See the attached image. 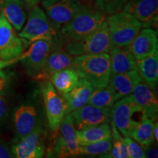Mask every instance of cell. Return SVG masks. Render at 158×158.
<instances>
[{"instance_id": "6da1fadb", "label": "cell", "mask_w": 158, "mask_h": 158, "mask_svg": "<svg viewBox=\"0 0 158 158\" xmlns=\"http://www.w3.org/2000/svg\"><path fill=\"white\" fill-rule=\"evenodd\" d=\"M71 68L80 78L86 79L94 88L105 87L110 81V56L108 54H89L73 57Z\"/></svg>"}, {"instance_id": "7a4b0ae2", "label": "cell", "mask_w": 158, "mask_h": 158, "mask_svg": "<svg viewBox=\"0 0 158 158\" xmlns=\"http://www.w3.org/2000/svg\"><path fill=\"white\" fill-rule=\"evenodd\" d=\"M106 20V15L98 10L81 5L75 16L60 28L61 37L66 43L78 40L95 31Z\"/></svg>"}, {"instance_id": "3957f363", "label": "cell", "mask_w": 158, "mask_h": 158, "mask_svg": "<svg viewBox=\"0 0 158 158\" xmlns=\"http://www.w3.org/2000/svg\"><path fill=\"white\" fill-rule=\"evenodd\" d=\"M112 46H128L142 28V23L124 11L108 15L106 19Z\"/></svg>"}, {"instance_id": "277c9868", "label": "cell", "mask_w": 158, "mask_h": 158, "mask_svg": "<svg viewBox=\"0 0 158 158\" xmlns=\"http://www.w3.org/2000/svg\"><path fill=\"white\" fill-rule=\"evenodd\" d=\"M109 30L106 21L93 33L78 40L66 43L64 50L72 56L108 54L111 48Z\"/></svg>"}, {"instance_id": "5b68a950", "label": "cell", "mask_w": 158, "mask_h": 158, "mask_svg": "<svg viewBox=\"0 0 158 158\" xmlns=\"http://www.w3.org/2000/svg\"><path fill=\"white\" fill-rule=\"evenodd\" d=\"M27 23L19 35L23 40L32 43L38 40H54L56 29L43 9L35 5L30 9Z\"/></svg>"}, {"instance_id": "8992f818", "label": "cell", "mask_w": 158, "mask_h": 158, "mask_svg": "<svg viewBox=\"0 0 158 158\" xmlns=\"http://www.w3.org/2000/svg\"><path fill=\"white\" fill-rule=\"evenodd\" d=\"M112 121L124 137H131L133 130L139 123L135 118V114L143 113L134 102L131 94L124 97L114 102L111 108Z\"/></svg>"}, {"instance_id": "52a82bcc", "label": "cell", "mask_w": 158, "mask_h": 158, "mask_svg": "<svg viewBox=\"0 0 158 158\" xmlns=\"http://www.w3.org/2000/svg\"><path fill=\"white\" fill-rule=\"evenodd\" d=\"M40 90L44 100L48 127L51 131L56 133L67 113L68 105L49 81H45L40 84Z\"/></svg>"}, {"instance_id": "ba28073f", "label": "cell", "mask_w": 158, "mask_h": 158, "mask_svg": "<svg viewBox=\"0 0 158 158\" xmlns=\"http://www.w3.org/2000/svg\"><path fill=\"white\" fill-rule=\"evenodd\" d=\"M54 48V40H38L32 42L30 48L19 56L26 72L35 78L42 71Z\"/></svg>"}, {"instance_id": "9c48e42d", "label": "cell", "mask_w": 158, "mask_h": 158, "mask_svg": "<svg viewBox=\"0 0 158 158\" xmlns=\"http://www.w3.org/2000/svg\"><path fill=\"white\" fill-rule=\"evenodd\" d=\"M59 130V133L52 149L54 157H67L80 155L76 135V127L70 113L67 112L65 114Z\"/></svg>"}, {"instance_id": "30bf717a", "label": "cell", "mask_w": 158, "mask_h": 158, "mask_svg": "<svg viewBox=\"0 0 158 158\" xmlns=\"http://www.w3.org/2000/svg\"><path fill=\"white\" fill-rule=\"evenodd\" d=\"M78 0H43L45 14L56 29H60L75 16L81 7Z\"/></svg>"}, {"instance_id": "8fae6325", "label": "cell", "mask_w": 158, "mask_h": 158, "mask_svg": "<svg viewBox=\"0 0 158 158\" xmlns=\"http://www.w3.org/2000/svg\"><path fill=\"white\" fill-rule=\"evenodd\" d=\"M45 131L38 125L31 133L17 140L11 152L17 158H41L45 153Z\"/></svg>"}, {"instance_id": "7c38bea8", "label": "cell", "mask_w": 158, "mask_h": 158, "mask_svg": "<svg viewBox=\"0 0 158 158\" xmlns=\"http://www.w3.org/2000/svg\"><path fill=\"white\" fill-rule=\"evenodd\" d=\"M76 130H81L90 126L109 123L112 119L110 108H99L86 104L78 110L70 112Z\"/></svg>"}, {"instance_id": "4fadbf2b", "label": "cell", "mask_w": 158, "mask_h": 158, "mask_svg": "<svg viewBox=\"0 0 158 158\" xmlns=\"http://www.w3.org/2000/svg\"><path fill=\"white\" fill-rule=\"evenodd\" d=\"M23 49L22 40L15 35L13 26L0 13V59L8 61L17 58Z\"/></svg>"}, {"instance_id": "5bb4252c", "label": "cell", "mask_w": 158, "mask_h": 158, "mask_svg": "<svg viewBox=\"0 0 158 158\" xmlns=\"http://www.w3.org/2000/svg\"><path fill=\"white\" fill-rule=\"evenodd\" d=\"M135 60H139L158 51L157 32L151 28L140 30L131 43L128 45Z\"/></svg>"}, {"instance_id": "9a60e30c", "label": "cell", "mask_w": 158, "mask_h": 158, "mask_svg": "<svg viewBox=\"0 0 158 158\" xmlns=\"http://www.w3.org/2000/svg\"><path fill=\"white\" fill-rule=\"evenodd\" d=\"M13 124L17 140L28 135L38 126V114L31 105H21L13 113Z\"/></svg>"}, {"instance_id": "2e32d148", "label": "cell", "mask_w": 158, "mask_h": 158, "mask_svg": "<svg viewBox=\"0 0 158 158\" xmlns=\"http://www.w3.org/2000/svg\"><path fill=\"white\" fill-rule=\"evenodd\" d=\"M131 94L134 102L143 110L144 115L155 122L158 112V101L153 90L141 81L135 86Z\"/></svg>"}, {"instance_id": "e0dca14e", "label": "cell", "mask_w": 158, "mask_h": 158, "mask_svg": "<svg viewBox=\"0 0 158 158\" xmlns=\"http://www.w3.org/2000/svg\"><path fill=\"white\" fill-rule=\"evenodd\" d=\"M142 80L138 70H130L123 73L110 75L108 86L113 92L114 100L130 95L135 86Z\"/></svg>"}, {"instance_id": "ac0fdd59", "label": "cell", "mask_w": 158, "mask_h": 158, "mask_svg": "<svg viewBox=\"0 0 158 158\" xmlns=\"http://www.w3.org/2000/svg\"><path fill=\"white\" fill-rule=\"evenodd\" d=\"M158 0H128L122 11L142 23V27L157 17Z\"/></svg>"}, {"instance_id": "d6986e66", "label": "cell", "mask_w": 158, "mask_h": 158, "mask_svg": "<svg viewBox=\"0 0 158 158\" xmlns=\"http://www.w3.org/2000/svg\"><path fill=\"white\" fill-rule=\"evenodd\" d=\"M73 57L65 50L51 51L48 60L40 73L35 77L37 80H48L54 73L64 69L71 68Z\"/></svg>"}, {"instance_id": "ffe728a7", "label": "cell", "mask_w": 158, "mask_h": 158, "mask_svg": "<svg viewBox=\"0 0 158 158\" xmlns=\"http://www.w3.org/2000/svg\"><path fill=\"white\" fill-rule=\"evenodd\" d=\"M109 53L111 75L137 70L136 60L128 46H112Z\"/></svg>"}, {"instance_id": "44dd1931", "label": "cell", "mask_w": 158, "mask_h": 158, "mask_svg": "<svg viewBox=\"0 0 158 158\" xmlns=\"http://www.w3.org/2000/svg\"><path fill=\"white\" fill-rule=\"evenodd\" d=\"M94 89V86L89 81L80 78L76 87L70 92L62 95L68 105L67 112L70 113L87 104Z\"/></svg>"}, {"instance_id": "7402d4cb", "label": "cell", "mask_w": 158, "mask_h": 158, "mask_svg": "<svg viewBox=\"0 0 158 158\" xmlns=\"http://www.w3.org/2000/svg\"><path fill=\"white\" fill-rule=\"evenodd\" d=\"M24 7L21 0H2V2L1 13L18 31L22 29L27 19Z\"/></svg>"}, {"instance_id": "603a6c76", "label": "cell", "mask_w": 158, "mask_h": 158, "mask_svg": "<svg viewBox=\"0 0 158 158\" xmlns=\"http://www.w3.org/2000/svg\"><path fill=\"white\" fill-rule=\"evenodd\" d=\"M76 135L78 145H86L102 140L112 139L111 128L108 123L76 130Z\"/></svg>"}, {"instance_id": "cb8c5ba5", "label": "cell", "mask_w": 158, "mask_h": 158, "mask_svg": "<svg viewBox=\"0 0 158 158\" xmlns=\"http://www.w3.org/2000/svg\"><path fill=\"white\" fill-rule=\"evenodd\" d=\"M137 70L142 80L152 90L158 81V51L149 56L136 60Z\"/></svg>"}, {"instance_id": "d4e9b609", "label": "cell", "mask_w": 158, "mask_h": 158, "mask_svg": "<svg viewBox=\"0 0 158 158\" xmlns=\"http://www.w3.org/2000/svg\"><path fill=\"white\" fill-rule=\"evenodd\" d=\"M50 79L58 93L64 95L78 85L80 76L73 68H69L54 73Z\"/></svg>"}, {"instance_id": "484cf974", "label": "cell", "mask_w": 158, "mask_h": 158, "mask_svg": "<svg viewBox=\"0 0 158 158\" xmlns=\"http://www.w3.org/2000/svg\"><path fill=\"white\" fill-rule=\"evenodd\" d=\"M154 121L144 116L133 130L131 137L144 149H147L155 141L152 129Z\"/></svg>"}, {"instance_id": "4316f807", "label": "cell", "mask_w": 158, "mask_h": 158, "mask_svg": "<svg viewBox=\"0 0 158 158\" xmlns=\"http://www.w3.org/2000/svg\"><path fill=\"white\" fill-rule=\"evenodd\" d=\"M115 100L114 97L108 84L105 87L94 88L87 104L97 106L99 108L113 107Z\"/></svg>"}, {"instance_id": "83f0119b", "label": "cell", "mask_w": 158, "mask_h": 158, "mask_svg": "<svg viewBox=\"0 0 158 158\" xmlns=\"http://www.w3.org/2000/svg\"><path fill=\"white\" fill-rule=\"evenodd\" d=\"M80 155H102L109 152L112 147V139H106L86 145H78Z\"/></svg>"}, {"instance_id": "f1b7e54d", "label": "cell", "mask_w": 158, "mask_h": 158, "mask_svg": "<svg viewBox=\"0 0 158 158\" xmlns=\"http://www.w3.org/2000/svg\"><path fill=\"white\" fill-rule=\"evenodd\" d=\"M128 0H94V7L104 15L122 11Z\"/></svg>"}, {"instance_id": "f546056e", "label": "cell", "mask_w": 158, "mask_h": 158, "mask_svg": "<svg viewBox=\"0 0 158 158\" xmlns=\"http://www.w3.org/2000/svg\"><path fill=\"white\" fill-rule=\"evenodd\" d=\"M124 141L127 148L129 158H144L145 157V149L139 143L133 141L130 137H124Z\"/></svg>"}, {"instance_id": "4dcf8cb0", "label": "cell", "mask_w": 158, "mask_h": 158, "mask_svg": "<svg viewBox=\"0 0 158 158\" xmlns=\"http://www.w3.org/2000/svg\"><path fill=\"white\" fill-rule=\"evenodd\" d=\"M7 102L2 94H0V126L5 121L7 114Z\"/></svg>"}, {"instance_id": "1f68e13d", "label": "cell", "mask_w": 158, "mask_h": 158, "mask_svg": "<svg viewBox=\"0 0 158 158\" xmlns=\"http://www.w3.org/2000/svg\"><path fill=\"white\" fill-rule=\"evenodd\" d=\"M10 78L5 72L0 70V94H4L9 86Z\"/></svg>"}, {"instance_id": "d6a6232c", "label": "cell", "mask_w": 158, "mask_h": 158, "mask_svg": "<svg viewBox=\"0 0 158 158\" xmlns=\"http://www.w3.org/2000/svg\"><path fill=\"white\" fill-rule=\"evenodd\" d=\"M13 157V154L11 152V149H9V147L4 142L0 139V158H10Z\"/></svg>"}, {"instance_id": "836d02e7", "label": "cell", "mask_w": 158, "mask_h": 158, "mask_svg": "<svg viewBox=\"0 0 158 158\" xmlns=\"http://www.w3.org/2000/svg\"><path fill=\"white\" fill-rule=\"evenodd\" d=\"M19 56H18L17 58L12 59V60H8V61H5L0 59V70H2L3 68H6V67H8L10 65L13 64V63L19 62Z\"/></svg>"}, {"instance_id": "e575fe53", "label": "cell", "mask_w": 158, "mask_h": 158, "mask_svg": "<svg viewBox=\"0 0 158 158\" xmlns=\"http://www.w3.org/2000/svg\"><path fill=\"white\" fill-rule=\"evenodd\" d=\"M145 151V157L155 158L158 157V150L157 148H153V149H146Z\"/></svg>"}, {"instance_id": "d590c367", "label": "cell", "mask_w": 158, "mask_h": 158, "mask_svg": "<svg viewBox=\"0 0 158 158\" xmlns=\"http://www.w3.org/2000/svg\"><path fill=\"white\" fill-rule=\"evenodd\" d=\"M21 1L23 2L24 6L27 9L30 10L35 5H37L40 0H21Z\"/></svg>"}, {"instance_id": "8d00e7d4", "label": "cell", "mask_w": 158, "mask_h": 158, "mask_svg": "<svg viewBox=\"0 0 158 158\" xmlns=\"http://www.w3.org/2000/svg\"><path fill=\"white\" fill-rule=\"evenodd\" d=\"M152 133H153L154 138H155V140H156V142H157V141H158V124L157 122H154Z\"/></svg>"}]
</instances>
